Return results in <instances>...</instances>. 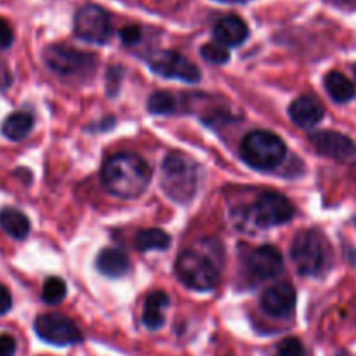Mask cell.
<instances>
[{
	"mask_svg": "<svg viewBox=\"0 0 356 356\" xmlns=\"http://www.w3.org/2000/svg\"><path fill=\"white\" fill-rule=\"evenodd\" d=\"M35 332L45 343L52 346H72L82 343V332L79 327L65 315L45 313L35 320Z\"/></svg>",
	"mask_w": 356,
	"mask_h": 356,
	"instance_id": "52a82bcc",
	"label": "cell"
},
{
	"mask_svg": "<svg viewBox=\"0 0 356 356\" xmlns=\"http://www.w3.org/2000/svg\"><path fill=\"white\" fill-rule=\"evenodd\" d=\"M242 159L257 170H273L287 156V146L270 131H252L243 138Z\"/></svg>",
	"mask_w": 356,
	"mask_h": 356,
	"instance_id": "5b68a950",
	"label": "cell"
},
{
	"mask_svg": "<svg viewBox=\"0 0 356 356\" xmlns=\"http://www.w3.org/2000/svg\"><path fill=\"white\" fill-rule=\"evenodd\" d=\"M16 339L9 334H2L0 336V356H14L16 355Z\"/></svg>",
	"mask_w": 356,
	"mask_h": 356,
	"instance_id": "83f0119b",
	"label": "cell"
},
{
	"mask_svg": "<svg viewBox=\"0 0 356 356\" xmlns=\"http://www.w3.org/2000/svg\"><path fill=\"white\" fill-rule=\"evenodd\" d=\"M0 228L13 238L23 240L30 233V221L17 209L6 207L0 211Z\"/></svg>",
	"mask_w": 356,
	"mask_h": 356,
	"instance_id": "d6986e66",
	"label": "cell"
},
{
	"mask_svg": "<svg viewBox=\"0 0 356 356\" xmlns=\"http://www.w3.org/2000/svg\"><path fill=\"white\" fill-rule=\"evenodd\" d=\"M44 61L54 72L61 75H75V73L83 72V70L92 68L94 58L89 52L79 51L70 45L54 44L49 45L44 52Z\"/></svg>",
	"mask_w": 356,
	"mask_h": 356,
	"instance_id": "30bf717a",
	"label": "cell"
},
{
	"mask_svg": "<svg viewBox=\"0 0 356 356\" xmlns=\"http://www.w3.org/2000/svg\"><path fill=\"white\" fill-rule=\"evenodd\" d=\"M325 90L336 103H350L355 97V86L346 75L341 72H330L325 75Z\"/></svg>",
	"mask_w": 356,
	"mask_h": 356,
	"instance_id": "ffe728a7",
	"label": "cell"
},
{
	"mask_svg": "<svg viewBox=\"0 0 356 356\" xmlns=\"http://www.w3.org/2000/svg\"><path fill=\"white\" fill-rule=\"evenodd\" d=\"M10 308H13V296L6 285L0 284V315H6Z\"/></svg>",
	"mask_w": 356,
	"mask_h": 356,
	"instance_id": "f1b7e54d",
	"label": "cell"
},
{
	"mask_svg": "<svg viewBox=\"0 0 356 356\" xmlns=\"http://www.w3.org/2000/svg\"><path fill=\"white\" fill-rule=\"evenodd\" d=\"M96 266L104 277L120 278L129 271L131 261H129V256L122 249H117V247H106V249H103L97 254Z\"/></svg>",
	"mask_w": 356,
	"mask_h": 356,
	"instance_id": "2e32d148",
	"label": "cell"
},
{
	"mask_svg": "<svg viewBox=\"0 0 356 356\" xmlns=\"http://www.w3.org/2000/svg\"><path fill=\"white\" fill-rule=\"evenodd\" d=\"M141 28L136 26V24H129V26L122 28L120 30V38L125 45H134L141 40Z\"/></svg>",
	"mask_w": 356,
	"mask_h": 356,
	"instance_id": "484cf974",
	"label": "cell"
},
{
	"mask_svg": "<svg viewBox=\"0 0 356 356\" xmlns=\"http://www.w3.org/2000/svg\"><path fill=\"white\" fill-rule=\"evenodd\" d=\"M14 42V31L6 19L0 17V49L10 47Z\"/></svg>",
	"mask_w": 356,
	"mask_h": 356,
	"instance_id": "4316f807",
	"label": "cell"
},
{
	"mask_svg": "<svg viewBox=\"0 0 356 356\" xmlns=\"http://www.w3.org/2000/svg\"><path fill=\"white\" fill-rule=\"evenodd\" d=\"M245 266L257 280H271L284 270V257L277 247L263 245L247 254Z\"/></svg>",
	"mask_w": 356,
	"mask_h": 356,
	"instance_id": "7c38bea8",
	"label": "cell"
},
{
	"mask_svg": "<svg viewBox=\"0 0 356 356\" xmlns=\"http://www.w3.org/2000/svg\"><path fill=\"white\" fill-rule=\"evenodd\" d=\"M176 275L186 287L193 291H212L219 284L221 268L211 254L197 249H186L177 256Z\"/></svg>",
	"mask_w": 356,
	"mask_h": 356,
	"instance_id": "277c9868",
	"label": "cell"
},
{
	"mask_svg": "<svg viewBox=\"0 0 356 356\" xmlns=\"http://www.w3.org/2000/svg\"><path fill=\"white\" fill-rule=\"evenodd\" d=\"M75 33L89 44H106L111 37V19L99 6H83L75 14Z\"/></svg>",
	"mask_w": 356,
	"mask_h": 356,
	"instance_id": "ba28073f",
	"label": "cell"
},
{
	"mask_svg": "<svg viewBox=\"0 0 356 356\" xmlns=\"http://www.w3.org/2000/svg\"><path fill=\"white\" fill-rule=\"evenodd\" d=\"M309 143L316 153L332 160L346 162L356 156V143L336 131H316L309 134Z\"/></svg>",
	"mask_w": 356,
	"mask_h": 356,
	"instance_id": "8fae6325",
	"label": "cell"
},
{
	"mask_svg": "<svg viewBox=\"0 0 356 356\" xmlns=\"http://www.w3.org/2000/svg\"><path fill=\"white\" fill-rule=\"evenodd\" d=\"M336 3L344 9H355L356 7V0H336Z\"/></svg>",
	"mask_w": 356,
	"mask_h": 356,
	"instance_id": "f546056e",
	"label": "cell"
},
{
	"mask_svg": "<svg viewBox=\"0 0 356 356\" xmlns=\"http://www.w3.org/2000/svg\"><path fill=\"white\" fill-rule=\"evenodd\" d=\"M200 54L205 61L212 63V65H225L229 61V51L225 45L218 44V42H209L200 49Z\"/></svg>",
	"mask_w": 356,
	"mask_h": 356,
	"instance_id": "cb8c5ba5",
	"label": "cell"
},
{
	"mask_svg": "<svg viewBox=\"0 0 356 356\" xmlns=\"http://www.w3.org/2000/svg\"><path fill=\"white\" fill-rule=\"evenodd\" d=\"M101 181L111 195L118 198L141 197L152 181V169L143 156L136 153H117L104 162Z\"/></svg>",
	"mask_w": 356,
	"mask_h": 356,
	"instance_id": "6da1fadb",
	"label": "cell"
},
{
	"mask_svg": "<svg viewBox=\"0 0 356 356\" xmlns=\"http://www.w3.org/2000/svg\"><path fill=\"white\" fill-rule=\"evenodd\" d=\"M198 165L188 155L172 152L162 163V188L174 202L188 204L198 188Z\"/></svg>",
	"mask_w": 356,
	"mask_h": 356,
	"instance_id": "7a4b0ae2",
	"label": "cell"
},
{
	"mask_svg": "<svg viewBox=\"0 0 356 356\" xmlns=\"http://www.w3.org/2000/svg\"><path fill=\"white\" fill-rule=\"evenodd\" d=\"M176 110V99L169 92H153L148 97V111L153 115H169Z\"/></svg>",
	"mask_w": 356,
	"mask_h": 356,
	"instance_id": "7402d4cb",
	"label": "cell"
},
{
	"mask_svg": "<svg viewBox=\"0 0 356 356\" xmlns=\"http://www.w3.org/2000/svg\"><path fill=\"white\" fill-rule=\"evenodd\" d=\"M291 259L305 277H318L329 268L330 247L325 236L316 229H305L292 240Z\"/></svg>",
	"mask_w": 356,
	"mask_h": 356,
	"instance_id": "3957f363",
	"label": "cell"
},
{
	"mask_svg": "<svg viewBox=\"0 0 356 356\" xmlns=\"http://www.w3.org/2000/svg\"><path fill=\"white\" fill-rule=\"evenodd\" d=\"M249 37V28L245 21L238 16H226L219 19L214 26V38L225 47L242 45Z\"/></svg>",
	"mask_w": 356,
	"mask_h": 356,
	"instance_id": "9a60e30c",
	"label": "cell"
},
{
	"mask_svg": "<svg viewBox=\"0 0 356 356\" xmlns=\"http://www.w3.org/2000/svg\"><path fill=\"white\" fill-rule=\"evenodd\" d=\"M355 75H356V66H355Z\"/></svg>",
	"mask_w": 356,
	"mask_h": 356,
	"instance_id": "1f68e13d",
	"label": "cell"
},
{
	"mask_svg": "<svg viewBox=\"0 0 356 356\" xmlns=\"http://www.w3.org/2000/svg\"><path fill=\"white\" fill-rule=\"evenodd\" d=\"M275 356H308L306 355L305 346L298 337H287L282 343H278L277 353Z\"/></svg>",
	"mask_w": 356,
	"mask_h": 356,
	"instance_id": "d4e9b609",
	"label": "cell"
},
{
	"mask_svg": "<svg viewBox=\"0 0 356 356\" xmlns=\"http://www.w3.org/2000/svg\"><path fill=\"white\" fill-rule=\"evenodd\" d=\"M219 2H229V3H240V2H247V0H219Z\"/></svg>",
	"mask_w": 356,
	"mask_h": 356,
	"instance_id": "4dcf8cb0",
	"label": "cell"
},
{
	"mask_svg": "<svg viewBox=\"0 0 356 356\" xmlns=\"http://www.w3.org/2000/svg\"><path fill=\"white\" fill-rule=\"evenodd\" d=\"M167 306H169V296L163 291H153L146 298L145 308H143V323H145L146 329H162L163 323H165L163 312H165Z\"/></svg>",
	"mask_w": 356,
	"mask_h": 356,
	"instance_id": "e0dca14e",
	"label": "cell"
},
{
	"mask_svg": "<svg viewBox=\"0 0 356 356\" xmlns=\"http://www.w3.org/2000/svg\"><path fill=\"white\" fill-rule=\"evenodd\" d=\"M149 68L165 79L183 80V82L195 83L200 80L202 73L186 56L176 51H160L149 56Z\"/></svg>",
	"mask_w": 356,
	"mask_h": 356,
	"instance_id": "9c48e42d",
	"label": "cell"
},
{
	"mask_svg": "<svg viewBox=\"0 0 356 356\" xmlns=\"http://www.w3.org/2000/svg\"><path fill=\"white\" fill-rule=\"evenodd\" d=\"M261 308L275 318H284L289 316L296 308V291L291 284L282 282L266 289L261 298Z\"/></svg>",
	"mask_w": 356,
	"mask_h": 356,
	"instance_id": "4fadbf2b",
	"label": "cell"
},
{
	"mask_svg": "<svg viewBox=\"0 0 356 356\" xmlns=\"http://www.w3.org/2000/svg\"><path fill=\"white\" fill-rule=\"evenodd\" d=\"M35 125L33 115L28 111H16L10 113L2 124V134L10 141H21L31 132Z\"/></svg>",
	"mask_w": 356,
	"mask_h": 356,
	"instance_id": "ac0fdd59",
	"label": "cell"
},
{
	"mask_svg": "<svg viewBox=\"0 0 356 356\" xmlns=\"http://www.w3.org/2000/svg\"><path fill=\"white\" fill-rule=\"evenodd\" d=\"M170 242H172L170 236L163 229L159 228L141 229L136 235V247L141 252H148V250H165L169 249Z\"/></svg>",
	"mask_w": 356,
	"mask_h": 356,
	"instance_id": "44dd1931",
	"label": "cell"
},
{
	"mask_svg": "<svg viewBox=\"0 0 356 356\" xmlns=\"http://www.w3.org/2000/svg\"><path fill=\"white\" fill-rule=\"evenodd\" d=\"M296 211L292 202L287 197L277 191H268L263 193L256 200L250 211L254 225L259 228H273V226H282L294 218Z\"/></svg>",
	"mask_w": 356,
	"mask_h": 356,
	"instance_id": "8992f818",
	"label": "cell"
},
{
	"mask_svg": "<svg viewBox=\"0 0 356 356\" xmlns=\"http://www.w3.org/2000/svg\"><path fill=\"white\" fill-rule=\"evenodd\" d=\"M66 296V284L58 277H51L45 280L42 289V299L47 305H59Z\"/></svg>",
	"mask_w": 356,
	"mask_h": 356,
	"instance_id": "603a6c76",
	"label": "cell"
},
{
	"mask_svg": "<svg viewBox=\"0 0 356 356\" xmlns=\"http://www.w3.org/2000/svg\"><path fill=\"white\" fill-rule=\"evenodd\" d=\"M289 117L299 127H315L325 117V108L316 97L299 96L289 106Z\"/></svg>",
	"mask_w": 356,
	"mask_h": 356,
	"instance_id": "5bb4252c",
	"label": "cell"
}]
</instances>
